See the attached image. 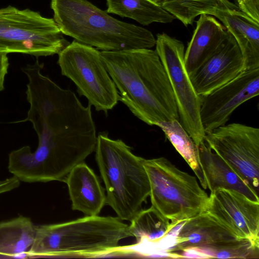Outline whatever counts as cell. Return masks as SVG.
<instances>
[{"label": "cell", "mask_w": 259, "mask_h": 259, "mask_svg": "<svg viewBox=\"0 0 259 259\" xmlns=\"http://www.w3.org/2000/svg\"><path fill=\"white\" fill-rule=\"evenodd\" d=\"M259 95V68L244 70L208 94L201 96L200 116L206 133L226 124L241 104Z\"/></svg>", "instance_id": "cell-12"}, {"label": "cell", "mask_w": 259, "mask_h": 259, "mask_svg": "<svg viewBox=\"0 0 259 259\" xmlns=\"http://www.w3.org/2000/svg\"><path fill=\"white\" fill-rule=\"evenodd\" d=\"M152 206L171 222H181L205 211L209 196L196 178L168 159H145Z\"/></svg>", "instance_id": "cell-6"}, {"label": "cell", "mask_w": 259, "mask_h": 259, "mask_svg": "<svg viewBox=\"0 0 259 259\" xmlns=\"http://www.w3.org/2000/svg\"><path fill=\"white\" fill-rule=\"evenodd\" d=\"M205 211L236 236L259 243V202L234 190L218 188L210 192Z\"/></svg>", "instance_id": "cell-13"}, {"label": "cell", "mask_w": 259, "mask_h": 259, "mask_svg": "<svg viewBox=\"0 0 259 259\" xmlns=\"http://www.w3.org/2000/svg\"><path fill=\"white\" fill-rule=\"evenodd\" d=\"M194 171L201 183L202 180L199 165L198 148L178 119L158 121L155 125Z\"/></svg>", "instance_id": "cell-22"}, {"label": "cell", "mask_w": 259, "mask_h": 259, "mask_svg": "<svg viewBox=\"0 0 259 259\" xmlns=\"http://www.w3.org/2000/svg\"><path fill=\"white\" fill-rule=\"evenodd\" d=\"M130 222L131 236L136 237L139 244L144 241L157 244L179 224L171 222L152 206L141 210Z\"/></svg>", "instance_id": "cell-21"}, {"label": "cell", "mask_w": 259, "mask_h": 259, "mask_svg": "<svg viewBox=\"0 0 259 259\" xmlns=\"http://www.w3.org/2000/svg\"><path fill=\"white\" fill-rule=\"evenodd\" d=\"M95 151L105 186L106 204L120 220L131 221L150 195L145 159L135 155L122 140L110 138L107 131L98 133Z\"/></svg>", "instance_id": "cell-5"}, {"label": "cell", "mask_w": 259, "mask_h": 259, "mask_svg": "<svg viewBox=\"0 0 259 259\" xmlns=\"http://www.w3.org/2000/svg\"><path fill=\"white\" fill-rule=\"evenodd\" d=\"M244 71V61L233 36L227 34L216 51L189 75L198 96H203L232 80Z\"/></svg>", "instance_id": "cell-14"}, {"label": "cell", "mask_w": 259, "mask_h": 259, "mask_svg": "<svg viewBox=\"0 0 259 259\" xmlns=\"http://www.w3.org/2000/svg\"><path fill=\"white\" fill-rule=\"evenodd\" d=\"M155 46L171 86L179 121L198 146L205 142L206 135L200 116L201 98L196 93L185 68L184 44L163 33L157 35Z\"/></svg>", "instance_id": "cell-10"}, {"label": "cell", "mask_w": 259, "mask_h": 259, "mask_svg": "<svg viewBox=\"0 0 259 259\" xmlns=\"http://www.w3.org/2000/svg\"><path fill=\"white\" fill-rule=\"evenodd\" d=\"M9 66L7 54L0 53V92L4 89V81Z\"/></svg>", "instance_id": "cell-25"}, {"label": "cell", "mask_w": 259, "mask_h": 259, "mask_svg": "<svg viewBox=\"0 0 259 259\" xmlns=\"http://www.w3.org/2000/svg\"><path fill=\"white\" fill-rule=\"evenodd\" d=\"M54 19L28 9H0V53L36 57L59 54L70 42Z\"/></svg>", "instance_id": "cell-7"}, {"label": "cell", "mask_w": 259, "mask_h": 259, "mask_svg": "<svg viewBox=\"0 0 259 259\" xmlns=\"http://www.w3.org/2000/svg\"><path fill=\"white\" fill-rule=\"evenodd\" d=\"M34 228L27 258L107 254L115 251L120 240L131 236L129 225L117 217L85 215Z\"/></svg>", "instance_id": "cell-3"}, {"label": "cell", "mask_w": 259, "mask_h": 259, "mask_svg": "<svg viewBox=\"0 0 259 259\" xmlns=\"http://www.w3.org/2000/svg\"><path fill=\"white\" fill-rule=\"evenodd\" d=\"M237 43L244 61V70L259 68V22L229 0H217L214 16Z\"/></svg>", "instance_id": "cell-15"}, {"label": "cell", "mask_w": 259, "mask_h": 259, "mask_svg": "<svg viewBox=\"0 0 259 259\" xmlns=\"http://www.w3.org/2000/svg\"><path fill=\"white\" fill-rule=\"evenodd\" d=\"M239 9L259 22V0H234Z\"/></svg>", "instance_id": "cell-24"}, {"label": "cell", "mask_w": 259, "mask_h": 259, "mask_svg": "<svg viewBox=\"0 0 259 259\" xmlns=\"http://www.w3.org/2000/svg\"><path fill=\"white\" fill-rule=\"evenodd\" d=\"M38 60L22 69L27 77V117L36 133L34 152L28 146L17 149L16 166L33 182L63 181L76 165L95 151L97 136L91 106H84L75 94L44 75Z\"/></svg>", "instance_id": "cell-1"}, {"label": "cell", "mask_w": 259, "mask_h": 259, "mask_svg": "<svg viewBox=\"0 0 259 259\" xmlns=\"http://www.w3.org/2000/svg\"><path fill=\"white\" fill-rule=\"evenodd\" d=\"M54 20L64 35L102 51L151 49L149 30L118 20L87 0H51Z\"/></svg>", "instance_id": "cell-4"}, {"label": "cell", "mask_w": 259, "mask_h": 259, "mask_svg": "<svg viewBox=\"0 0 259 259\" xmlns=\"http://www.w3.org/2000/svg\"><path fill=\"white\" fill-rule=\"evenodd\" d=\"M196 254L201 258H247L258 255V247L249 239L236 236L206 211L181 222L175 235V251Z\"/></svg>", "instance_id": "cell-8"}, {"label": "cell", "mask_w": 259, "mask_h": 259, "mask_svg": "<svg viewBox=\"0 0 259 259\" xmlns=\"http://www.w3.org/2000/svg\"><path fill=\"white\" fill-rule=\"evenodd\" d=\"M227 34L225 27L213 17L200 15L185 51L184 63L189 75L212 55Z\"/></svg>", "instance_id": "cell-18"}, {"label": "cell", "mask_w": 259, "mask_h": 259, "mask_svg": "<svg viewBox=\"0 0 259 259\" xmlns=\"http://www.w3.org/2000/svg\"><path fill=\"white\" fill-rule=\"evenodd\" d=\"M57 63L62 75L73 81L78 95L97 111L107 114L117 105L118 91L98 49L74 40L58 54Z\"/></svg>", "instance_id": "cell-9"}, {"label": "cell", "mask_w": 259, "mask_h": 259, "mask_svg": "<svg viewBox=\"0 0 259 259\" xmlns=\"http://www.w3.org/2000/svg\"><path fill=\"white\" fill-rule=\"evenodd\" d=\"M119 101L149 125L179 120L171 86L156 51L150 49L100 51Z\"/></svg>", "instance_id": "cell-2"}, {"label": "cell", "mask_w": 259, "mask_h": 259, "mask_svg": "<svg viewBox=\"0 0 259 259\" xmlns=\"http://www.w3.org/2000/svg\"><path fill=\"white\" fill-rule=\"evenodd\" d=\"M64 182L68 186L73 210L85 215H97L106 204L105 189L98 177L84 162L75 166Z\"/></svg>", "instance_id": "cell-17"}, {"label": "cell", "mask_w": 259, "mask_h": 259, "mask_svg": "<svg viewBox=\"0 0 259 259\" xmlns=\"http://www.w3.org/2000/svg\"><path fill=\"white\" fill-rule=\"evenodd\" d=\"M151 1H152L153 2L156 3L157 0H151Z\"/></svg>", "instance_id": "cell-27"}, {"label": "cell", "mask_w": 259, "mask_h": 259, "mask_svg": "<svg viewBox=\"0 0 259 259\" xmlns=\"http://www.w3.org/2000/svg\"><path fill=\"white\" fill-rule=\"evenodd\" d=\"M20 185V180L13 177L0 181V194L12 190Z\"/></svg>", "instance_id": "cell-26"}, {"label": "cell", "mask_w": 259, "mask_h": 259, "mask_svg": "<svg viewBox=\"0 0 259 259\" xmlns=\"http://www.w3.org/2000/svg\"><path fill=\"white\" fill-rule=\"evenodd\" d=\"M205 142L258 194V128L225 124L206 133Z\"/></svg>", "instance_id": "cell-11"}, {"label": "cell", "mask_w": 259, "mask_h": 259, "mask_svg": "<svg viewBox=\"0 0 259 259\" xmlns=\"http://www.w3.org/2000/svg\"><path fill=\"white\" fill-rule=\"evenodd\" d=\"M185 26L202 14L214 16L217 0H157L156 2Z\"/></svg>", "instance_id": "cell-23"}, {"label": "cell", "mask_w": 259, "mask_h": 259, "mask_svg": "<svg viewBox=\"0 0 259 259\" xmlns=\"http://www.w3.org/2000/svg\"><path fill=\"white\" fill-rule=\"evenodd\" d=\"M34 227L30 218L23 215L0 223V258H27Z\"/></svg>", "instance_id": "cell-19"}, {"label": "cell", "mask_w": 259, "mask_h": 259, "mask_svg": "<svg viewBox=\"0 0 259 259\" xmlns=\"http://www.w3.org/2000/svg\"><path fill=\"white\" fill-rule=\"evenodd\" d=\"M199 165L202 180L200 183L210 192L221 188L236 191L254 202L258 195L217 153L204 142L198 146Z\"/></svg>", "instance_id": "cell-16"}, {"label": "cell", "mask_w": 259, "mask_h": 259, "mask_svg": "<svg viewBox=\"0 0 259 259\" xmlns=\"http://www.w3.org/2000/svg\"><path fill=\"white\" fill-rule=\"evenodd\" d=\"M106 12L132 19L143 25L168 23L176 18L151 0H106Z\"/></svg>", "instance_id": "cell-20"}]
</instances>
